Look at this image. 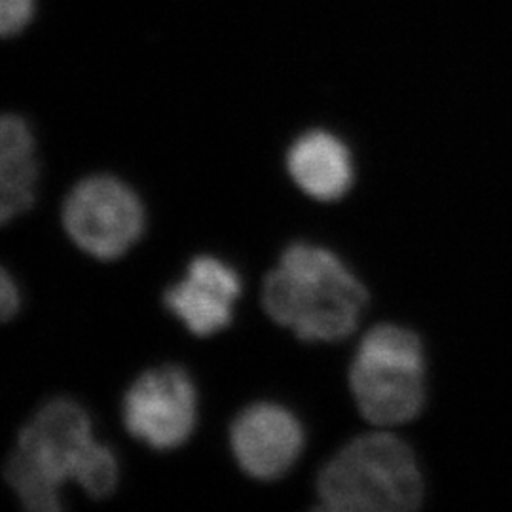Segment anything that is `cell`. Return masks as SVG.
<instances>
[{"instance_id": "1", "label": "cell", "mask_w": 512, "mask_h": 512, "mask_svg": "<svg viewBox=\"0 0 512 512\" xmlns=\"http://www.w3.org/2000/svg\"><path fill=\"white\" fill-rule=\"evenodd\" d=\"M4 476L27 511L54 512L63 507L67 482L95 499L109 497L120 467L109 446L93 437L88 412L71 399H54L21 429Z\"/></svg>"}, {"instance_id": "2", "label": "cell", "mask_w": 512, "mask_h": 512, "mask_svg": "<svg viewBox=\"0 0 512 512\" xmlns=\"http://www.w3.org/2000/svg\"><path fill=\"white\" fill-rule=\"evenodd\" d=\"M363 283L327 249L294 243L264 279L262 304L281 327L306 342H336L359 325Z\"/></svg>"}, {"instance_id": "3", "label": "cell", "mask_w": 512, "mask_h": 512, "mask_svg": "<svg viewBox=\"0 0 512 512\" xmlns=\"http://www.w3.org/2000/svg\"><path fill=\"white\" fill-rule=\"evenodd\" d=\"M317 497L327 511H412L423 499L420 465L403 440L387 433L363 435L323 467Z\"/></svg>"}, {"instance_id": "4", "label": "cell", "mask_w": 512, "mask_h": 512, "mask_svg": "<svg viewBox=\"0 0 512 512\" xmlns=\"http://www.w3.org/2000/svg\"><path fill=\"white\" fill-rule=\"evenodd\" d=\"M349 384L366 420L380 427L412 421L425 404V353L420 338L399 325L368 330L355 351Z\"/></svg>"}, {"instance_id": "5", "label": "cell", "mask_w": 512, "mask_h": 512, "mask_svg": "<svg viewBox=\"0 0 512 512\" xmlns=\"http://www.w3.org/2000/svg\"><path fill=\"white\" fill-rule=\"evenodd\" d=\"M145 224V207L137 192L110 175L80 181L63 205L69 238L99 260L126 255L143 236Z\"/></svg>"}, {"instance_id": "6", "label": "cell", "mask_w": 512, "mask_h": 512, "mask_svg": "<svg viewBox=\"0 0 512 512\" xmlns=\"http://www.w3.org/2000/svg\"><path fill=\"white\" fill-rule=\"evenodd\" d=\"M124 423L135 439L154 450H175L198 423V393L181 366L143 372L124 397Z\"/></svg>"}, {"instance_id": "7", "label": "cell", "mask_w": 512, "mask_h": 512, "mask_svg": "<svg viewBox=\"0 0 512 512\" xmlns=\"http://www.w3.org/2000/svg\"><path fill=\"white\" fill-rule=\"evenodd\" d=\"M230 442L239 467L256 480H275L291 471L304 450V427L281 404L247 406L232 423Z\"/></svg>"}, {"instance_id": "8", "label": "cell", "mask_w": 512, "mask_h": 512, "mask_svg": "<svg viewBox=\"0 0 512 512\" xmlns=\"http://www.w3.org/2000/svg\"><path fill=\"white\" fill-rule=\"evenodd\" d=\"M241 294L238 272L217 256H198L183 281L164 294L165 308L192 334L205 338L232 323Z\"/></svg>"}, {"instance_id": "9", "label": "cell", "mask_w": 512, "mask_h": 512, "mask_svg": "<svg viewBox=\"0 0 512 512\" xmlns=\"http://www.w3.org/2000/svg\"><path fill=\"white\" fill-rule=\"evenodd\" d=\"M287 169L296 186L319 202L340 200L355 181L348 145L323 129L308 131L294 141L287 152Z\"/></svg>"}, {"instance_id": "10", "label": "cell", "mask_w": 512, "mask_h": 512, "mask_svg": "<svg viewBox=\"0 0 512 512\" xmlns=\"http://www.w3.org/2000/svg\"><path fill=\"white\" fill-rule=\"evenodd\" d=\"M38 183L37 141L25 118L0 116V226L35 203Z\"/></svg>"}, {"instance_id": "11", "label": "cell", "mask_w": 512, "mask_h": 512, "mask_svg": "<svg viewBox=\"0 0 512 512\" xmlns=\"http://www.w3.org/2000/svg\"><path fill=\"white\" fill-rule=\"evenodd\" d=\"M35 14V0H0V37L23 31Z\"/></svg>"}, {"instance_id": "12", "label": "cell", "mask_w": 512, "mask_h": 512, "mask_svg": "<svg viewBox=\"0 0 512 512\" xmlns=\"http://www.w3.org/2000/svg\"><path fill=\"white\" fill-rule=\"evenodd\" d=\"M21 304V296H19L18 283L14 281V277L8 274V270H4L0 266V323L10 321L19 311Z\"/></svg>"}]
</instances>
